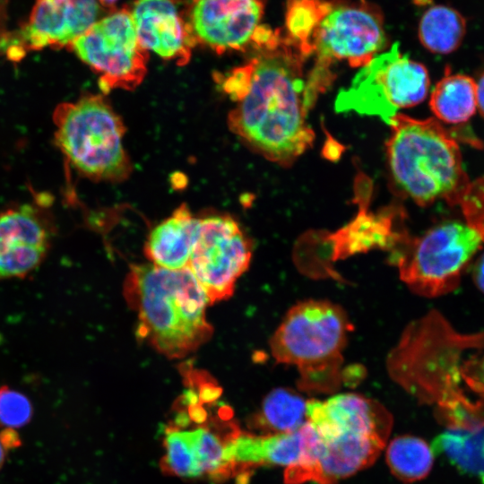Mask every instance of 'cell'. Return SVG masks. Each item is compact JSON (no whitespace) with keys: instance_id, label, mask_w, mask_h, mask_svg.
<instances>
[{"instance_id":"obj_15","label":"cell","mask_w":484,"mask_h":484,"mask_svg":"<svg viewBox=\"0 0 484 484\" xmlns=\"http://www.w3.org/2000/svg\"><path fill=\"white\" fill-rule=\"evenodd\" d=\"M180 4V0H136L131 14L142 47L182 65L195 41Z\"/></svg>"},{"instance_id":"obj_31","label":"cell","mask_w":484,"mask_h":484,"mask_svg":"<svg viewBox=\"0 0 484 484\" xmlns=\"http://www.w3.org/2000/svg\"><path fill=\"white\" fill-rule=\"evenodd\" d=\"M478 109L484 117V71L476 81Z\"/></svg>"},{"instance_id":"obj_13","label":"cell","mask_w":484,"mask_h":484,"mask_svg":"<svg viewBox=\"0 0 484 484\" xmlns=\"http://www.w3.org/2000/svg\"><path fill=\"white\" fill-rule=\"evenodd\" d=\"M265 0H193L187 21L195 44L218 54L251 47Z\"/></svg>"},{"instance_id":"obj_2","label":"cell","mask_w":484,"mask_h":484,"mask_svg":"<svg viewBox=\"0 0 484 484\" xmlns=\"http://www.w3.org/2000/svg\"><path fill=\"white\" fill-rule=\"evenodd\" d=\"M124 295L138 317L137 333L169 359L195 351L212 335L205 311L210 302L189 269L132 264Z\"/></svg>"},{"instance_id":"obj_17","label":"cell","mask_w":484,"mask_h":484,"mask_svg":"<svg viewBox=\"0 0 484 484\" xmlns=\"http://www.w3.org/2000/svg\"><path fill=\"white\" fill-rule=\"evenodd\" d=\"M301 427L285 434H237L225 444L226 459L234 467L240 464L246 468L267 464L287 467L298 464L303 461L305 454V437Z\"/></svg>"},{"instance_id":"obj_4","label":"cell","mask_w":484,"mask_h":484,"mask_svg":"<svg viewBox=\"0 0 484 484\" xmlns=\"http://www.w3.org/2000/svg\"><path fill=\"white\" fill-rule=\"evenodd\" d=\"M352 324L345 310L326 299L292 306L270 340L272 358L292 366L297 386L307 393H333L347 384L343 352Z\"/></svg>"},{"instance_id":"obj_28","label":"cell","mask_w":484,"mask_h":484,"mask_svg":"<svg viewBox=\"0 0 484 484\" xmlns=\"http://www.w3.org/2000/svg\"><path fill=\"white\" fill-rule=\"evenodd\" d=\"M191 432L201 474L214 479L227 477L235 467L226 459L225 444L206 428Z\"/></svg>"},{"instance_id":"obj_14","label":"cell","mask_w":484,"mask_h":484,"mask_svg":"<svg viewBox=\"0 0 484 484\" xmlns=\"http://www.w3.org/2000/svg\"><path fill=\"white\" fill-rule=\"evenodd\" d=\"M307 417L322 440L350 432L386 442L393 426V417L383 405L354 393L307 401Z\"/></svg>"},{"instance_id":"obj_5","label":"cell","mask_w":484,"mask_h":484,"mask_svg":"<svg viewBox=\"0 0 484 484\" xmlns=\"http://www.w3.org/2000/svg\"><path fill=\"white\" fill-rule=\"evenodd\" d=\"M386 143L390 170L397 185L418 204L443 199L461 203L471 183L456 140L434 118L396 114Z\"/></svg>"},{"instance_id":"obj_24","label":"cell","mask_w":484,"mask_h":484,"mask_svg":"<svg viewBox=\"0 0 484 484\" xmlns=\"http://www.w3.org/2000/svg\"><path fill=\"white\" fill-rule=\"evenodd\" d=\"M418 31L425 48L434 54L446 55L461 46L466 33V20L453 7L434 5L422 15Z\"/></svg>"},{"instance_id":"obj_8","label":"cell","mask_w":484,"mask_h":484,"mask_svg":"<svg viewBox=\"0 0 484 484\" xmlns=\"http://www.w3.org/2000/svg\"><path fill=\"white\" fill-rule=\"evenodd\" d=\"M429 84L427 68L402 55L396 42L361 67L350 85L339 91L334 108L337 112L376 116L389 125L398 109L422 102Z\"/></svg>"},{"instance_id":"obj_22","label":"cell","mask_w":484,"mask_h":484,"mask_svg":"<svg viewBox=\"0 0 484 484\" xmlns=\"http://www.w3.org/2000/svg\"><path fill=\"white\" fill-rule=\"evenodd\" d=\"M402 235L393 233L385 218L359 217L341 232L333 235V259L344 258L374 248L390 251Z\"/></svg>"},{"instance_id":"obj_20","label":"cell","mask_w":484,"mask_h":484,"mask_svg":"<svg viewBox=\"0 0 484 484\" xmlns=\"http://www.w3.org/2000/svg\"><path fill=\"white\" fill-rule=\"evenodd\" d=\"M432 451L484 484V422L471 428H446L434 439Z\"/></svg>"},{"instance_id":"obj_23","label":"cell","mask_w":484,"mask_h":484,"mask_svg":"<svg viewBox=\"0 0 484 484\" xmlns=\"http://www.w3.org/2000/svg\"><path fill=\"white\" fill-rule=\"evenodd\" d=\"M307 401L292 389L275 388L264 397L252 422L268 435L294 432L307 421Z\"/></svg>"},{"instance_id":"obj_16","label":"cell","mask_w":484,"mask_h":484,"mask_svg":"<svg viewBox=\"0 0 484 484\" xmlns=\"http://www.w3.org/2000/svg\"><path fill=\"white\" fill-rule=\"evenodd\" d=\"M49 234L30 207L0 214V279L22 277L43 260Z\"/></svg>"},{"instance_id":"obj_34","label":"cell","mask_w":484,"mask_h":484,"mask_svg":"<svg viewBox=\"0 0 484 484\" xmlns=\"http://www.w3.org/2000/svg\"><path fill=\"white\" fill-rule=\"evenodd\" d=\"M6 447L0 439V469L4 462Z\"/></svg>"},{"instance_id":"obj_27","label":"cell","mask_w":484,"mask_h":484,"mask_svg":"<svg viewBox=\"0 0 484 484\" xmlns=\"http://www.w3.org/2000/svg\"><path fill=\"white\" fill-rule=\"evenodd\" d=\"M164 441L166 453L161 466L166 472L179 477L195 478L202 476L191 430H169L167 432Z\"/></svg>"},{"instance_id":"obj_6","label":"cell","mask_w":484,"mask_h":484,"mask_svg":"<svg viewBox=\"0 0 484 484\" xmlns=\"http://www.w3.org/2000/svg\"><path fill=\"white\" fill-rule=\"evenodd\" d=\"M53 121L57 147L80 174L110 182L129 176L124 124L102 96L89 94L57 105Z\"/></svg>"},{"instance_id":"obj_3","label":"cell","mask_w":484,"mask_h":484,"mask_svg":"<svg viewBox=\"0 0 484 484\" xmlns=\"http://www.w3.org/2000/svg\"><path fill=\"white\" fill-rule=\"evenodd\" d=\"M403 370L433 405L468 399L484 406V331L455 330L438 311L418 321L406 345Z\"/></svg>"},{"instance_id":"obj_32","label":"cell","mask_w":484,"mask_h":484,"mask_svg":"<svg viewBox=\"0 0 484 484\" xmlns=\"http://www.w3.org/2000/svg\"><path fill=\"white\" fill-rule=\"evenodd\" d=\"M188 414L189 418L197 423L203 422L207 417L206 411L197 403L190 405Z\"/></svg>"},{"instance_id":"obj_18","label":"cell","mask_w":484,"mask_h":484,"mask_svg":"<svg viewBox=\"0 0 484 484\" xmlns=\"http://www.w3.org/2000/svg\"><path fill=\"white\" fill-rule=\"evenodd\" d=\"M199 218L186 204L150 232L144 255L151 264L168 270L186 268L196 235Z\"/></svg>"},{"instance_id":"obj_35","label":"cell","mask_w":484,"mask_h":484,"mask_svg":"<svg viewBox=\"0 0 484 484\" xmlns=\"http://www.w3.org/2000/svg\"><path fill=\"white\" fill-rule=\"evenodd\" d=\"M99 4H101L102 6L106 8H113L115 3L117 0H98Z\"/></svg>"},{"instance_id":"obj_12","label":"cell","mask_w":484,"mask_h":484,"mask_svg":"<svg viewBox=\"0 0 484 484\" xmlns=\"http://www.w3.org/2000/svg\"><path fill=\"white\" fill-rule=\"evenodd\" d=\"M98 0H36L28 21L0 35V53L12 59L28 50L70 45L99 20Z\"/></svg>"},{"instance_id":"obj_7","label":"cell","mask_w":484,"mask_h":484,"mask_svg":"<svg viewBox=\"0 0 484 484\" xmlns=\"http://www.w3.org/2000/svg\"><path fill=\"white\" fill-rule=\"evenodd\" d=\"M482 242L469 224L443 222L420 237L404 234L391 249L389 262L411 291L436 298L457 288L463 268Z\"/></svg>"},{"instance_id":"obj_1","label":"cell","mask_w":484,"mask_h":484,"mask_svg":"<svg viewBox=\"0 0 484 484\" xmlns=\"http://www.w3.org/2000/svg\"><path fill=\"white\" fill-rule=\"evenodd\" d=\"M233 70L223 89L236 101L230 130L266 159L289 165L312 143L306 123L304 56L287 39Z\"/></svg>"},{"instance_id":"obj_11","label":"cell","mask_w":484,"mask_h":484,"mask_svg":"<svg viewBox=\"0 0 484 484\" xmlns=\"http://www.w3.org/2000/svg\"><path fill=\"white\" fill-rule=\"evenodd\" d=\"M387 38L380 9L365 0L332 3L312 39L316 67L326 71L333 60L362 67L385 48Z\"/></svg>"},{"instance_id":"obj_26","label":"cell","mask_w":484,"mask_h":484,"mask_svg":"<svg viewBox=\"0 0 484 484\" xmlns=\"http://www.w3.org/2000/svg\"><path fill=\"white\" fill-rule=\"evenodd\" d=\"M331 6L332 3L324 0L289 1L286 14L288 38L304 56L313 53V36Z\"/></svg>"},{"instance_id":"obj_33","label":"cell","mask_w":484,"mask_h":484,"mask_svg":"<svg viewBox=\"0 0 484 484\" xmlns=\"http://www.w3.org/2000/svg\"><path fill=\"white\" fill-rule=\"evenodd\" d=\"M5 20V5L0 0V35L4 32L3 30L4 22Z\"/></svg>"},{"instance_id":"obj_25","label":"cell","mask_w":484,"mask_h":484,"mask_svg":"<svg viewBox=\"0 0 484 484\" xmlns=\"http://www.w3.org/2000/svg\"><path fill=\"white\" fill-rule=\"evenodd\" d=\"M386 462L397 479L411 483L428 475L434 462V453L422 438L403 435L395 437L388 445Z\"/></svg>"},{"instance_id":"obj_19","label":"cell","mask_w":484,"mask_h":484,"mask_svg":"<svg viewBox=\"0 0 484 484\" xmlns=\"http://www.w3.org/2000/svg\"><path fill=\"white\" fill-rule=\"evenodd\" d=\"M318 460L317 484H336L340 480L370 466L385 447V441L357 433H341L323 440Z\"/></svg>"},{"instance_id":"obj_30","label":"cell","mask_w":484,"mask_h":484,"mask_svg":"<svg viewBox=\"0 0 484 484\" xmlns=\"http://www.w3.org/2000/svg\"><path fill=\"white\" fill-rule=\"evenodd\" d=\"M473 279L478 288L484 292V255L480 257L475 264Z\"/></svg>"},{"instance_id":"obj_10","label":"cell","mask_w":484,"mask_h":484,"mask_svg":"<svg viewBox=\"0 0 484 484\" xmlns=\"http://www.w3.org/2000/svg\"><path fill=\"white\" fill-rule=\"evenodd\" d=\"M251 257V243L238 222L229 215H211L199 218L186 267L212 305L232 296Z\"/></svg>"},{"instance_id":"obj_29","label":"cell","mask_w":484,"mask_h":484,"mask_svg":"<svg viewBox=\"0 0 484 484\" xmlns=\"http://www.w3.org/2000/svg\"><path fill=\"white\" fill-rule=\"evenodd\" d=\"M32 406L22 393L3 386L0 388V427L13 429L26 425L32 416Z\"/></svg>"},{"instance_id":"obj_9","label":"cell","mask_w":484,"mask_h":484,"mask_svg":"<svg viewBox=\"0 0 484 484\" xmlns=\"http://www.w3.org/2000/svg\"><path fill=\"white\" fill-rule=\"evenodd\" d=\"M77 56L99 74L101 90H134L147 72L148 51L139 42L131 11H111L71 45Z\"/></svg>"},{"instance_id":"obj_21","label":"cell","mask_w":484,"mask_h":484,"mask_svg":"<svg viewBox=\"0 0 484 484\" xmlns=\"http://www.w3.org/2000/svg\"><path fill=\"white\" fill-rule=\"evenodd\" d=\"M429 106L445 123L468 121L478 109L476 81L462 73H445L433 88Z\"/></svg>"},{"instance_id":"obj_36","label":"cell","mask_w":484,"mask_h":484,"mask_svg":"<svg viewBox=\"0 0 484 484\" xmlns=\"http://www.w3.org/2000/svg\"><path fill=\"white\" fill-rule=\"evenodd\" d=\"M428 1H429V0H415V2H416L418 4H422V3L424 4V3L428 2Z\"/></svg>"}]
</instances>
